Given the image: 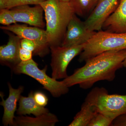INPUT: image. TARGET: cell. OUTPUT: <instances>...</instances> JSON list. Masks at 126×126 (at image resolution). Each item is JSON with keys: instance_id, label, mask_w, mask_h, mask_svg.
<instances>
[{"instance_id": "obj_2", "label": "cell", "mask_w": 126, "mask_h": 126, "mask_svg": "<svg viewBox=\"0 0 126 126\" xmlns=\"http://www.w3.org/2000/svg\"><path fill=\"white\" fill-rule=\"evenodd\" d=\"M40 5L44 9L48 41L51 47L61 46L68 25L75 14L71 1L46 0Z\"/></svg>"}, {"instance_id": "obj_9", "label": "cell", "mask_w": 126, "mask_h": 126, "mask_svg": "<svg viewBox=\"0 0 126 126\" xmlns=\"http://www.w3.org/2000/svg\"><path fill=\"white\" fill-rule=\"evenodd\" d=\"M120 0H99L96 5L84 21L86 27L93 31L102 30L108 18L115 11Z\"/></svg>"}, {"instance_id": "obj_20", "label": "cell", "mask_w": 126, "mask_h": 126, "mask_svg": "<svg viewBox=\"0 0 126 126\" xmlns=\"http://www.w3.org/2000/svg\"><path fill=\"white\" fill-rule=\"evenodd\" d=\"M17 22L12 14L10 9H0V23L5 26L16 24Z\"/></svg>"}, {"instance_id": "obj_25", "label": "cell", "mask_w": 126, "mask_h": 126, "mask_svg": "<svg viewBox=\"0 0 126 126\" xmlns=\"http://www.w3.org/2000/svg\"><path fill=\"white\" fill-rule=\"evenodd\" d=\"M123 67L126 68V56L123 63Z\"/></svg>"}, {"instance_id": "obj_13", "label": "cell", "mask_w": 126, "mask_h": 126, "mask_svg": "<svg viewBox=\"0 0 126 126\" xmlns=\"http://www.w3.org/2000/svg\"><path fill=\"white\" fill-rule=\"evenodd\" d=\"M102 30L113 33L126 32V0H120L115 11L104 24Z\"/></svg>"}, {"instance_id": "obj_4", "label": "cell", "mask_w": 126, "mask_h": 126, "mask_svg": "<svg viewBox=\"0 0 126 126\" xmlns=\"http://www.w3.org/2000/svg\"><path fill=\"white\" fill-rule=\"evenodd\" d=\"M85 101L94 106L97 112L113 120L126 113V95L109 94L104 88L93 89L88 94Z\"/></svg>"}, {"instance_id": "obj_23", "label": "cell", "mask_w": 126, "mask_h": 126, "mask_svg": "<svg viewBox=\"0 0 126 126\" xmlns=\"http://www.w3.org/2000/svg\"><path fill=\"white\" fill-rule=\"evenodd\" d=\"M33 52L21 47L19 50V56L21 61H29L32 59Z\"/></svg>"}, {"instance_id": "obj_1", "label": "cell", "mask_w": 126, "mask_h": 126, "mask_svg": "<svg viewBox=\"0 0 126 126\" xmlns=\"http://www.w3.org/2000/svg\"><path fill=\"white\" fill-rule=\"evenodd\" d=\"M126 56V49L103 52L88 59L85 65L62 81L68 87L79 84L84 89L90 88L99 81H112L116 71L123 67Z\"/></svg>"}, {"instance_id": "obj_22", "label": "cell", "mask_w": 126, "mask_h": 126, "mask_svg": "<svg viewBox=\"0 0 126 126\" xmlns=\"http://www.w3.org/2000/svg\"><path fill=\"white\" fill-rule=\"evenodd\" d=\"M34 99L37 104L41 107H45L48 104V99L44 93L38 91L34 93Z\"/></svg>"}, {"instance_id": "obj_18", "label": "cell", "mask_w": 126, "mask_h": 126, "mask_svg": "<svg viewBox=\"0 0 126 126\" xmlns=\"http://www.w3.org/2000/svg\"><path fill=\"white\" fill-rule=\"evenodd\" d=\"M46 0H0V9H10L24 5H38Z\"/></svg>"}, {"instance_id": "obj_7", "label": "cell", "mask_w": 126, "mask_h": 126, "mask_svg": "<svg viewBox=\"0 0 126 126\" xmlns=\"http://www.w3.org/2000/svg\"><path fill=\"white\" fill-rule=\"evenodd\" d=\"M0 29L12 32L21 39H28L34 41L37 47L36 55L44 57L50 50L46 31L43 29L17 24L1 26Z\"/></svg>"}, {"instance_id": "obj_10", "label": "cell", "mask_w": 126, "mask_h": 126, "mask_svg": "<svg viewBox=\"0 0 126 126\" xmlns=\"http://www.w3.org/2000/svg\"><path fill=\"white\" fill-rule=\"evenodd\" d=\"M17 22H20L43 29L45 23L43 19L44 9L40 4L30 7L29 5L19 6L10 9Z\"/></svg>"}, {"instance_id": "obj_6", "label": "cell", "mask_w": 126, "mask_h": 126, "mask_svg": "<svg viewBox=\"0 0 126 126\" xmlns=\"http://www.w3.org/2000/svg\"><path fill=\"white\" fill-rule=\"evenodd\" d=\"M84 44L72 47L59 46L50 47L52 57L50 65L53 78L56 80L64 79L68 77V65L75 56L83 51Z\"/></svg>"}, {"instance_id": "obj_21", "label": "cell", "mask_w": 126, "mask_h": 126, "mask_svg": "<svg viewBox=\"0 0 126 126\" xmlns=\"http://www.w3.org/2000/svg\"><path fill=\"white\" fill-rule=\"evenodd\" d=\"M20 44L21 48L31 51L33 52V55H36L37 46L33 41L28 39H22L21 40Z\"/></svg>"}, {"instance_id": "obj_17", "label": "cell", "mask_w": 126, "mask_h": 126, "mask_svg": "<svg viewBox=\"0 0 126 126\" xmlns=\"http://www.w3.org/2000/svg\"><path fill=\"white\" fill-rule=\"evenodd\" d=\"M99 0H70L75 10V14L79 16L89 15Z\"/></svg>"}, {"instance_id": "obj_26", "label": "cell", "mask_w": 126, "mask_h": 126, "mask_svg": "<svg viewBox=\"0 0 126 126\" xmlns=\"http://www.w3.org/2000/svg\"><path fill=\"white\" fill-rule=\"evenodd\" d=\"M61 1H65V2H69L70 1V0H60Z\"/></svg>"}, {"instance_id": "obj_12", "label": "cell", "mask_w": 126, "mask_h": 126, "mask_svg": "<svg viewBox=\"0 0 126 126\" xmlns=\"http://www.w3.org/2000/svg\"><path fill=\"white\" fill-rule=\"evenodd\" d=\"M9 88V95L5 100L3 98L4 94L0 93L2 101L0 105L3 107L4 114L2 118V123L4 126H15V113L16 111L17 103L24 91L23 86H20L17 89H15L11 84H8Z\"/></svg>"}, {"instance_id": "obj_8", "label": "cell", "mask_w": 126, "mask_h": 126, "mask_svg": "<svg viewBox=\"0 0 126 126\" xmlns=\"http://www.w3.org/2000/svg\"><path fill=\"white\" fill-rule=\"evenodd\" d=\"M96 31H91L74 14L69 23L61 46L72 47L86 44Z\"/></svg>"}, {"instance_id": "obj_16", "label": "cell", "mask_w": 126, "mask_h": 126, "mask_svg": "<svg viewBox=\"0 0 126 126\" xmlns=\"http://www.w3.org/2000/svg\"><path fill=\"white\" fill-rule=\"evenodd\" d=\"M97 113L95 107L85 100L81 106V110L68 126H88Z\"/></svg>"}, {"instance_id": "obj_19", "label": "cell", "mask_w": 126, "mask_h": 126, "mask_svg": "<svg viewBox=\"0 0 126 126\" xmlns=\"http://www.w3.org/2000/svg\"><path fill=\"white\" fill-rule=\"evenodd\" d=\"M113 120L105 115L97 113L88 126H109L112 125Z\"/></svg>"}, {"instance_id": "obj_24", "label": "cell", "mask_w": 126, "mask_h": 126, "mask_svg": "<svg viewBox=\"0 0 126 126\" xmlns=\"http://www.w3.org/2000/svg\"><path fill=\"white\" fill-rule=\"evenodd\" d=\"M111 126H126V113L116 118L113 121Z\"/></svg>"}, {"instance_id": "obj_11", "label": "cell", "mask_w": 126, "mask_h": 126, "mask_svg": "<svg viewBox=\"0 0 126 126\" xmlns=\"http://www.w3.org/2000/svg\"><path fill=\"white\" fill-rule=\"evenodd\" d=\"M6 32L9 41L7 44L0 47V62L12 70L21 61L19 56L21 39L12 32Z\"/></svg>"}, {"instance_id": "obj_15", "label": "cell", "mask_w": 126, "mask_h": 126, "mask_svg": "<svg viewBox=\"0 0 126 126\" xmlns=\"http://www.w3.org/2000/svg\"><path fill=\"white\" fill-rule=\"evenodd\" d=\"M49 112L48 109L41 107L34 99V93L31 91L27 97L21 96L19 101V107L16 114L19 115L33 114L35 116Z\"/></svg>"}, {"instance_id": "obj_14", "label": "cell", "mask_w": 126, "mask_h": 126, "mask_svg": "<svg viewBox=\"0 0 126 126\" xmlns=\"http://www.w3.org/2000/svg\"><path fill=\"white\" fill-rule=\"evenodd\" d=\"M59 121L56 115L49 112L35 117L23 115L15 117V126H54Z\"/></svg>"}, {"instance_id": "obj_5", "label": "cell", "mask_w": 126, "mask_h": 126, "mask_svg": "<svg viewBox=\"0 0 126 126\" xmlns=\"http://www.w3.org/2000/svg\"><path fill=\"white\" fill-rule=\"evenodd\" d=\"M47 69V65L43 69L39 68L38 64L32 59L28 61H21L12 71L16 74L26 75L34 79L54 97L67 93L69 87L63 81H58L49 77L46 73Z\"/></svg>"}, {"instance_id": "obj_3", "label": "cell", "mask_w": 126, "mask_h": 126, "mask_svg": "<svg viewBox=\"0 0 126 126\" xmlns=\"http://www.w3.org/2000/svg\"><path fill=\"white\" fill-rule=\"evenodd\" d=\"M126 49V32L113 33L106 31L96 32L84 44L79 60L86 61L103 52Z\"/></svg>"}]
</instances>
